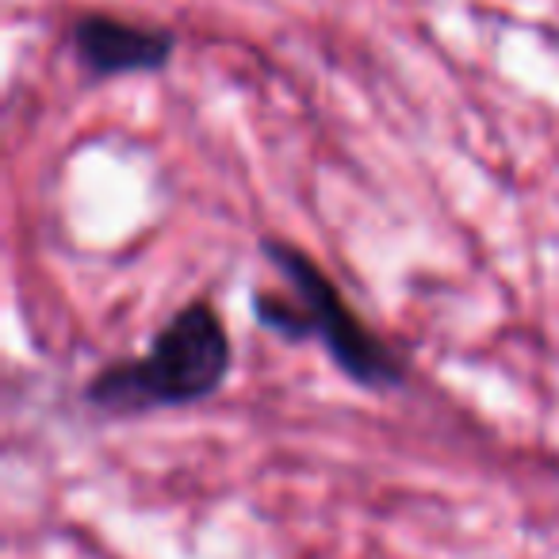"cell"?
Listing matches in <instances>:
<instances>
[{"label":"cell","instance_id":"cell-1","mask_svg":"<svg viewBox=\"0 0 559 559\" xmlns=\"http://www.w3.org/2000/svg\"><path fill=\"white\" fill-rule=\"evenodd\" d=\"M230 365L234 345L223 314L200 299L180 307L142 357L104 368L85 388V406L116 418L192 406L223 388Z\"/></svg>","mask_w":559,"mask_h":559},{"label":"cell","instance_id":"cell-2","mask_svg":"<svg viewBox=\"0 0 559 559\" xmlns=\"http://www.w3.org/2000/svg\"><path fill=\"white\" fill-rule=\"evenodd\" d=\"M264 257L284 272V280L296 292V304L280 296H264L253 292V314L264 330L288 337V342H307L319 337V345L326 349V357L342 368V376H349L353 383L368 391H395L406 383V365L395 349L383 345V337L376 330H368L365 322L353 314V307L345 304L342 288L319 269L307 249L292 246L284 238H264L261 241Z\"/></svg>","mask_w":559,"mask_h":559},{"label":"cell","instance_id":"cell-3","mask_svg":"<svg viewBox=\"0 0 559 559\" xmlns=\"http://www.w3.org/2000/svg\"><path fill=\"white\" fill-rule=\"evenodd\" d=\"M73 55L81 70L96 81L131 78V73H157L177 55V35L165 27H142L108 12H85L70 27Z\"/></svg>","mask_w":559,"mask_h":559}]
</instances>
